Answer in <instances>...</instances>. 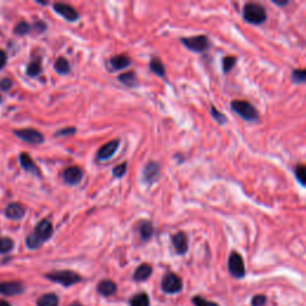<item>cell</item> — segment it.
I'll list each match as a JSON object with an SVG mask.
<instances>
[{
    "mask_svg": "<svg viewBox=\"0 0 306 306\" xmlns=\"http://www.w3.org/2000/svg\"><path fill=\"white\" fill-rule=\"evenodd\" d=\"M12 87V81L8 78L2 79V81H0V88H2V90H8V88H11Z\"/></svg>",
    "mask_w": 306,
    "mask_h": 306,
    "instance_id": "cell-37",
    "label": "cell"
},
{
    "mask_svg": "<svg viewBox=\"0 0 306 306\" xmlns=\"http://www.w3.org/2000/svg\"><path fill=\"white\" fill-rule=\"evenodd\" d=\"M19 162H21L22 168L24 169L27 173L34 174V175L36 176H41V173H40V169L37 168V165L35 164V162L31 159V157L28 153L23 152L21 153V156H19Z\"/></svg>",
    "mask_w": 306,
    "mask_h": 306,
    "instance_id": "cell-15",
    "label": "cell"
},
{
    "mask_svg": "<svg viewBox=\"0 0 306 306\" xmlns=\"http://www.w3.org/2000/svg\"><path fill=\"white\" fill-rule=\"evenodd\" d=\"M183 288V282L181 277L175 273L165 274L162 280V290L167 294L179 293Z\"/></svg>",
    "mask_w": 306,
    "mask_h": 306,
    "instance_id": "cell-6",
    "label": "cell"
},
{
    "mask_svg": "<svg viewBox=\"0 0 306 306\" xmlns=\"http://www.w3.org/2000/svg\"><path fill=\"white\" fill-rule=\"evenodd\" d=\"M15 247V243L8 237H2L0 238V254H6L10 253Z\"/></svg>",
    "mask_w": 306,
    "mask_h": 306,
    "instance_id": "cell-28",
    "label": "cell"
},
{
    "mask_svg": "<svg viewBox=\"0 0 306 306\" xmlns=\"http://www.w3.org/2000/svg\"><path fill=\"white\" fill-rule=\"evenodd\" d=\"M5 214L7 218L12 220H19L24 217L25 210L21 204H10L5 210Z\"/></svg>",
    "mask_w": 306,
    "mask_h": 306,
    "instance_id": "cell-19",
    "label": "cell"
},
{
    "mask_svg": "<svg viewBox=\"0 0 306 306\" xmlns=\"http://www.w3.org/2000/svg\"><path fill=\"white\" fill-rule=\"evenodd\" d=\"M117 79H119V82L121 83V84H124L125 87H139L138 77H136L135 72H133V71H130V72L120 74L119 78H117Z\"/></svg>",
    "mask_w": 306,
    "mask_h": 306,
    "instance_id": "cell-20",
    "label": "cell"
},
{
    "mask_svg": "<svg viewBox=\"0 0 306 306\" xmlns=\"http://www.w3.org/2000/svg\"><path fill=\"white\" fill-rule=\"evenodd\" d=\"M44 277L50 281L56 282V284L65 286V287H70V286L82 281V276L73 270H55L45 274Z\"/></svg>",
    "mask_w": 306,
    "mask_h": 306,
    "instance_id": "cell-3",
    "label": "cell"
},
{
    "mask_svg": "<svg viewBox=\"0 0 306 306\" xmlns=\"http://www.w3.org/2000/svg\"><path fill=\"white\" fill-rule=\"evenodd\" d=\"M35 28H36L37 30L40 31V33H42V31H44V30H45V28H47V25H45L44 22L39 21V22H36V23H35Z\"/></svg>",
    "mask_w": 306,
    "mask_h": 306,
    "instance_id": "cell-39",
    "label": "cell"
},
{
    "mask_svg": "<svg viewBox=\"0 0 306 306\" xmlns=\"http://www.w3.org/2000/svg\"><path fill=\"white\" fill-rule=\"evenodd\" d=\"M42 72V65H41V59H35L28 65L27 67V74L30 77H36Z\"/></svg>",
    "mask_w": 306,
    "mask_h": 306,
    "instance_id": "cell-26",
    "label": "cell"
},
{
    "mask_svg": "<svg viewBox=\"0 0 306 306\" xmlns=\"http://www.w3.org/2000/svg\"><path fill=\"white\" fill-rule=\"evenodd\" d=\"M119 147H120L119 140H113V141L107 142V144L103 145L102 147L98 150L96 159L98 162H103V161H108V159L113 158V157L115 156V153L117 152V150H119Z\"/></svg>",
    "mask_w": 306,
    "mask_h": 306,
    "instance_id": "cell-12",
    "label": "cell"
},
{
    "mask_svg": "<svg viewBox=\"0 0 306 306\" xmlns=\"http://www.w3.org/2000/svg\"><path fill=\"white\" fill-rule=\"evenodd\" d=\"M150 68L154 74H157V76L161 77V78H164L165 77L164 64H163L162 60L159 58H157V56H153V58L151 59Z\"/></svg>",
    "mask_w": 306,
    "mask_h": 306,
    "instance_id": "cell-23",
    "label": "cell"
},
{
    "mask_svg": "<svg viewBox=\"0 0 306 306\" xmlns=\"http://www.w3.org/2000/svg\"><path fill=\"white\" fill-rule=\"evenodd\" d=\"M231 108L237 115H239L243 120L249 122H257L260 120L259 111L250 102L248 101H233L231 103Z\"/></svg>",
    "mask_w": 306,
    "mask_h": 306,
    "instance_id": "cell-4",
    "label": "cell"
},
{
    "mask_svg": "<svg viewBox=\"0 0 306 306\" xmlns=\"http://www.w3.org/2000/svg\"><path fill=\"white\" fill-rule=\"evenodd\" d=\"M237 56L233 55H228L225 56L224 60H222V71L224 73H228L230 71H232V68L234 67V65L237 64Z\"/></svg>",
    "mask_w": 306,
    "mask_h": 306,
    "instance_id": "cell-29",
    "label": "cell"
},
{
    "mask_svg": "<svg viewBox=\"0 0 306 306\" xmlns=\"http://www.w3.org/2000/svg\"><path fill=\"white\" fill-rule=\"evenodd\" d=\"M0 306H11L8 304L7 302H5V300H0Z\"/></svg>",
    "mask_w": 306,
    "mask_h": 306,
    "instance_id": "cell-41",
    "label": "cell"
},
{
    "mask_svg": "<svg viewBox=\"0 0 306 306\" xmlns=\"http://www.w3.org/2000/svg\"><path fill=\"white\" fill-rule=\"evenodd\" d=\"M70 306H83L81 303H78V302H74V303H72V304H71Z\"/></svg>",
    "mask_w": 306,
    "mask_h": 306,
    "instance_id": "cell-42",
    "label": "cell"
},
{
    "mask_svg": "<svg viewBox=\"0 0 306 306\" xmlns=\"http://www.w3.org/2000/svg\"><path fill=\"white\" fill-rule=\"evenodd\" d=\"M227 268L231 275L236 277V279H242L245 275V265L243 257L236 251L231 253L230 256H228Z\"/></svg>",
    "mask_w": 306,
    "mask_h": 306,
    "instance_id": "cell-7",
    "label": "cell"
},
{
    "mask_svg": "<svg viewBox=\"0 0 306 306\" xmlns=\"http://www.w3.org/2000/svg\"><path fill=\"white\" fill-rule=\"evenodd\" d=\"M292 82L294 84H304L306 82V71L304 68H297L292 72Z\"/></svg>",
    "mask_w": 306,
    "mask_h": 306,
    "instance_id": "cell-27",
    "label": "cell"
},
{
    "mask_svg": "<svg viewBox=\"0 0 306 306\" xmlns=\"http://www.w3.org/2000/svg\"><path fill=\"white\" fill-rule=\"evenodd\" d=\"M152 273H153L152 267H151L150 264H147V263H142V264H140L139 267L136 268V270L134 271L133 279L134 281L136 282L146 281L148 277L152 275Z\"/></svg>",
    "mask_w": 306,
    "mask_h": 306,
    "instance_id": "cell-17",
    "label": "cell"
},
{
    "mask_svg": "<svg viewBox=\"0 0 306 306\" xmlns=\"http://www.w3.org/2000/svg\"><path fill=\"white\" fill-rule=\"evenodd\" d=\"M127 169L128 164L126 162L116 165V167L113 169V176L115 177V178H122V177L126 175V173H127Z\"/></svg>",
    "mask_w": 306,
    "mask_h": 306,
    "instance_id": "cell-32",
    "label": "cell"
},
{
    "mask_svg": "<svg viewBox=\"0 0 306 306\" xmlns=\"http://www.w3.org/2000/svg\"><path fill=\"white\" fill-rule=\"evenodd\" d=\"M25 291V286L21 281L0 282V294L2 296H18Z\"/></svg>",
    "mask_w": 306,
    "mask_h": 306,
    "instance_id": "cell-13",
    "label": "cell"
},
{
    "mask_svg": "<svg viewBox=\"0 0 306 306\" xmlns=\"http://www.w3.org/2000/svg\"><path fill=\"white\" fill-rule=\"evenodd\" d=\"M54 228L53 224L49 221V220L44 219L42 221H40L39 224L36 225L35 231L33 233L29 234L27 238V245L29 249H39L44 244V242H47L48 239L53 236Z\"/></svg>",
    "mask_w": 306,
    "mask_h": 306,
    "instance_id": "cell-1",
    "label": "cell"
},
{
    "mask_svg": "<svg viewBox=\"0 0 306 306\" xmlns=\"http://www.w3.org/2000/svg\"><path fill=\"white\" fill-rule=\"evenodd\" d=\"M83 177H84V171L79 167H70L62 173V179L66 184L68 185H77L82 182Z\"/></svg>",
    "mask_w": 306,
    "mask_h": 306,
    "instance_id": "cell-11",
    "label": "cell"
},
{
    "mask_svg": "<svg viewBox=\"0 0 306 306\" xmlns=\"http://www.w3.org/2000/svg\"><path fill=\"white\" fill-rule=\"evenodd\" d=\"M243 18L248 23L254 25L263 24L267 21V11L261 4L257 2H248L243 8Z\"/></svg>",
    "mask_w": 306,
    "mask_h": 306,
    "instance_id": "cell-2",
    "label": "cell"
},
{
    "mask_svg": "<svg viewBox=\"0 0 306 306\" xmlns=\"http://www.w3.org/2000/svg\"><path fill=\"white\" fill-rule=\"evenodd\" d=\"M274 5H277V6H286V5H288V0H285V1H279V0H273Z\"/></svg>",
    "mask_w": 306,
    "mask_h": 306,
    "instance_id": "cell-40",
    "label": "cell"
},
{
    "mask_svg": "<svg viewBox=\"0 0 306 306\" xmlns=\"http://www.w3.org/2000/svg\"><path fill=\"white\" fill-rule=\"evenodd\" d=\"M97 292L103 297H111L117 292V285L113 280H102L97 286Z\"/></svg>",
    "mask_w": 306,
    "mask_h": 306,
    "instance_id": "cell-16",
    "label": "cell"
},
{
    "mask_svg": "<svg viewBox=\"0 0 306 306\" xmlns=\"http://www.w3.org/2000/svg\"><path fill=\"white\" fill-rule=\"evenodd\" d=\"M13 134L17 138L22 139L23 141L29 142L33 145H40L44 141V136L39 131L33 130V128H25V130H17L13 131Z\"/></svg>",
    "mask_w": 306,
    "mask_h": 306,
    "instance_id": "cell-8",
    "label": "cell"
},
{
    "mask_svg": "<svg viewBox=\"0 0 306 306\" xmlns=\"http://www.w3.org/2000/svg\"><path fill=\"white\" fill-rule=\"evenodd\" d=\"M181 44L187 49L194 51V53H202V51L207 50L208 47H210V40L205 35L182 37Z\"/></svg>",
    "mask_w": 306,
    "mask_h": 306,
    "instance_id": "cell-5",
    "label": "cell"
},
{
    "mask_svg": "<svg viewBox=\"0 0 306 306\" xmlns=\"http://www.w3.org/2000/svg\"><path fill=\"white\" fill-rule=\"evenodd\" d=\"M30 30H31V27L29 24H28L27 22L18 23V24H17L16 28H15V33L17 34V35H21V36L27 35V34L29 33Z\"/></svg>",
    "mask_w": 306,
    "mask_h": 306,
    "instance_id": "cell-33",
    "label": "cell"
},
{
    "mask_svg": "<svg viewBox=\"0 0 306 306\" xmlns=\"http://www.w3.org/2000/svg\"><path fill=\"white\" fill-rule=\"evenodd\" d=\"M171 242H173L174 248H175L176 253L178 255H184L188 251V247H189V244H188V236L183 231H179V232L174 234L171 237Z\"/></svg>",
    "mask_w": 306,
    "mask_h": 306,
    "instance_id": "cell-14",
    "label": "cell"
},
{
    "mask_svg": "<svg viewBox=\"0 0 306 306\" xmlns=\"http://www.w3.org/2000/svg\"><path fill=\"white\" fill-rule=\"evenodd\" d=\"M131 306H150V298L144 292L135 294L130 300Z\"/></svg>",
    "mask_w": 306,
    "mask_h": 306,
    "instance_id": "cell-25",
    "label": "cell"
},
{
    "mask_svg": "<svg viewBox=\"0 0 306 306\" xmlns=\"http://www.w3.org/2000/svg\"><path fill=\"white\" fill-rule=\"evenodd\" d=\"M6 62H7L6 53H5L4 50H0V70L6 65Z\"/></svg>",
    "mask_w": 306,
    "mask_h": 306,
    "instance_id": "cell-38",
    "label": "cell"
},
{
    "mask_svg": "<svg viewBox=\"0 0 306 306\" xmlns=\"http://www.w3.org/2000/svg\"><path fill=\"white\" fill-rule=\"evenodd\" d=\"M77 130L76 128L71 127V128H65V130H61L59 131H56L55 136H66V135H73L76 133Z\"/></svg>",
    "mask_w": 306,
    "mask_h": 306,
    "instance_id": "cell-36",
    "label": "cell"
},
{
    "mask_svg": "<svg viewBox=\"0 0 306 306\" xmlns=\"http://www.w3.org/2000/svg\"><path fill=\"white\" fill-rule=\"evenodd\" d=\"M53 8L58 15L65 18L67 22H77L81 18L78 11L73 6H71V5L65 4V2H55L53 5Z\"/></svg>",
    "mask_w": 306,
    "mask_h": 306,
    "instance_id": "cell-9",
    "label": "cell"
},
{
    "mask_svg": "<svg viewBox=\"0 0 306 306\" xmlns=\"http://www.w3.org/2000/svg\"><path fill=\"white\" fill-rule=\"evenodd\" d=\"M191 302H193V304L195 306H219L218 304H216V303L208 302V300H206L205 298H202V297H199V296L194 297Z\"/></svg>",
    "mask_w": 306,
    "mask_h": 306,
    "instance_id": "cell-34",
    "label": "cell"
},
{
    "mask_svg": "<svg viewBox=\"0 0 306 306\" xmlns=\"http://www.w3.org/2000/svg\"><path fill=\"white\" fill-rule=\"evenodd\" d=\"M131 64V58L128 55H125V54H119V55L113 56V58L110 59V66L113 67V70L115 71L125 70V68H127Z\"/></svg>",
    "mask_w": 306,
    "mask_h": 306,
    "instance_id": "cell-18",
    "label": "cell"
},
{
    "mask_svg": "<svg viewBox=\"0 0 306 306\" xmlns=\"http://www.w3.org/2000/svg\"><path fill=\"white\" fill-rule=\"evenodd\" d=\"M153 225L152 222L148 221V220H144V221L140 222L139 225V233L141 241L148 242L153 236Z\"/></svg>",
    "mask_w": 306,
    "mask_h": 306,
    "instance_id": "cell-21",
    "label": "cell"
},
{
    "mask_svg": "<svg viewBox=\"0 0 306 306\" xmlns=\"http://www.w3.org/2000/svg\"><path fill=\"white\" fill-rule=\"evenodd\" d=\"M59 305V298L56 294L54 293H47L40 297L37 300V306H58Z\"/></svg>",
    "mask_w": 306,
    "mask_h": 306,
    "instance_id": "cell-22",
    "label": "cell"
},
{
    "mask_svg": "<svg viewBox=\"0 0 306 306\" xmlns=\"http://www.w3.org/2000/svg\"><path fill=\"white\" fill-rule=\"evenodd\" d=\"M305 175H306V169L304 165L299 164L294 168V176H296L297 181H298L303 187H305V179H306Z\"/></svg>",
    "mask_w": 306,
    "mask_h": 306,
    "instance_id": "cell-31",
    "label": "cell"
},
{
    "mask_svg": "<svg viewBox=\"0 0 306 306\" xmlns=\"http://www.w3.org/2000/svg\"><path fill=\"white\" fill-rule=\"evenodd\" d=\"M267 304V297L263 294H257L251 300V306H264Z\"/></svg>",
    "mask_w": 306,
    "mask_h": 306,
    "instance_id": "cell-35",
    "label": "cell"
},
{
    "mask_svg": "<svg viewBox=\"0 0 306 306\" xmlns=\"http://www.w3.org/2000/svg\"><path fill=\"white\" fill-rule=\"evenodd\" d=\"M54 68L59 74L61 76H65V74H68L71 72V65L68 62V60L64 58V56H60V58L56 60L55 64H54Z\"/></svg>",
    "mask_w": 306,
    "mask_h": 306,
    "instance_id": "cell-24",
    "label": "cell"
},
{
    "mask_svg": "<svg viewBox=\"0 0 306 306\" xmlns=\"http://www.w3.org/2000/svg\"><path fill=\"white\" fill-rule=\"evenodd\" d=\"M159 176H161V165L156 162H148L145 165L144 171H142V181L144 183L148 185L153 184Z\"/></svg>",
    "mask_w": 306,
    "mask_h": 306,
    "instance_id": "cell-10",
    "label": "cell"
},
{
    "mask_svg": "<svg viewBox=\"0 0 306 306\" xmlns=\"http://www.w3.org/2000/svg\"><path fill=\"white\" fill-rule=\"evenodd\" d=\"M211 115H212V117H213L214 120H216L217 122H218L219 125L227 124L228 120H227V117H226L225 114L221 113V111H219L216 107H213V105H212V107H211Z\"/></svg>",
    "mask_w": 306,
    "mask_h": 306,
    "instance_id": "cell-30",
    "label": "cell"
},
{
    "mask_svg": "<svg viewBox=\"0 0 306 306\" xmlns=\"http://www.w3.org/2000/svg\"><path fill=\"white\" fill-rule=\"evenodd\" d=\"M0 103H1V96H0Z\"/></svg>",
    "mask_w": 306,
    "mask_h": 306,
    "instance_id": "cell-43",
    "label": "cell"
}]
</instances>
